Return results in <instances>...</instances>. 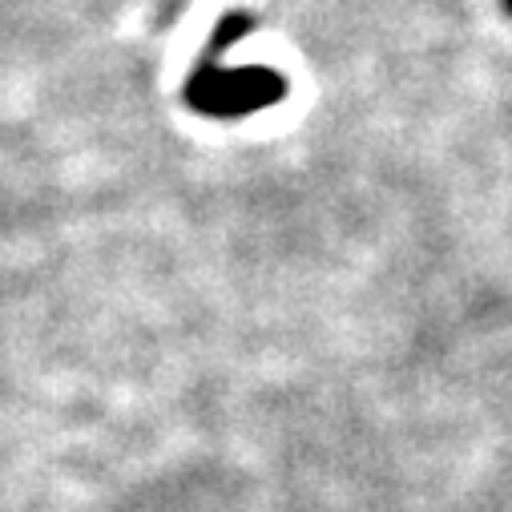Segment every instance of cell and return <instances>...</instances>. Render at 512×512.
<instances>
[{
    "instance_id": "obj_1",
    "label": "cell",
    "mask_w": 512,
    "mask_h": 512,
    "mask_svg": "<svg viewBox=\"0 0 512 512\" xmlns=\"http://www.w3.org/2000/svg\"><path fill=\"white\" fill-rule=\"evenodd\" d=\"M504 5H508V13H512V0H504Z\"/></svg>"
}]
</instances>
